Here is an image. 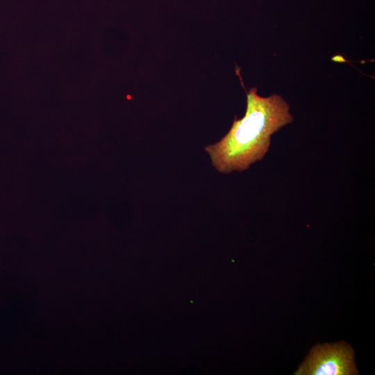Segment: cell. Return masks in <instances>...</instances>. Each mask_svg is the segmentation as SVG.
Segmentation results:
<instances>
[{
	"instance_id": "obj_2",
	"label": "cell",
	"mask_w": 375,
	"mask_h": 375,
	"mask_svg": "<svg viewBox=\"0 0 375 375\" xmlns=\"http://www.w3.org/2000/svg\"><path fill=\"white\" fill-rule=\"evenodd\" d=\"M353 351L344 343L317 345L305 362L294 373L296 375H351L356 374Z\"/></svg>"
},
{
	"instance_id": "obj_1",
	"label": "cell",
	"mask_w": 375,
	"mask_h": 375,
	"mask_svg": "<svg viewBox=\"0 0 375 375\" xmlns=\"http://www.w3.org/2000/svg\"><path fill=\"white\" fill-rule=\"evenodd\" d=\"M292 121L290 106L282 97H261L257 88H252L247 92L244 116L235 119L226 135L205 150L218 172H242L263 159L272 135Z\"/></svg>"
}]
</instances>
